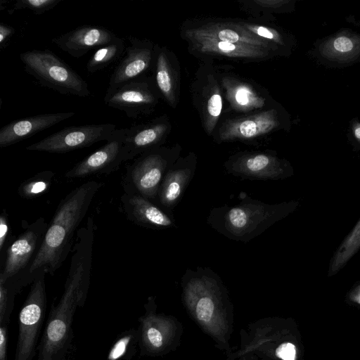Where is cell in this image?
<instances>
[{
	"label": "cell",
	"mask_w": 360,
	"mask_h": 360,
	"mask_svg": "<svg viewBox=\"0 0 360 360\" xmlns=\"http://www.w3.org/2000/svg\"><path fill=\"white\" fill-rule=\"evenodd\" d=\"M349 299L360 304V284L356 286L349 294Z\"/></svg>",
	"instance_id": "39"
},
{
	"label": "cell",
	"mask_w": 360,
	"mask_h": 360,
	"mask_svg": "<svg viewBox=\"0 0 360 360\" xmlns=\"http://www.w3.org/2000/svg\"><path fill=\"white\" fill-rule=\"evenodd\" d=\"M9 233V225L7 213L4 210L0 216V252L3 254L6 244L7 243L8 235Z\"/></svg>",
	"instance_id": "35"
},
{
	"label": "cell",
	"mask_w": 360,
	"mask_h": 360,
	"mask_svg": "<svg viewBox=\"0 0 360 360\" xmlns=\"http://www.w3.org/2000/svg\"><path fill=\"white\" fill-rule=\"evenodd\" d=\"M279 123L277 112L271 110L229 122L221 129L220 138L223 141L250 139L271 131Z\"/></svg>",
	"instance_id": "17"
},
{
	"label": "cell",
	"mask_w": 360,
	"mask_h": 360,
	"mask_svg": "<svg viewBox=\"0 0 360 360\" xmlns=\"http://www.w3.org/2000/svg\"><path fill=\"white\" fill-rule=\"evenodd\" d=\"M15 29L4 22L0 23V48H6L11 37L13 36Z\"/></svg>",
	"instance_id": "36"
},
{
	"label": "cell",
	"mask_w": 360,
	"mask_h": 360,
	"mask_svg": "<svg viewBox=\"0 0 360 360\" xmlns=\"http://www.w3.org/2000/svg\"><path fill=\"white\" fill-rule=\"evenodd\" d=\"M104 102L110 108L123 111L127 117L135 119L149 112L156 102L150 84L141 77L106 91Z\"/></svg>",
	"instance_id": "11"
},
{
	"label": "cell",
	"mask_w": 360,
	"mask_h": 360,
	"mask_svg": "<svg viewBox=\"0 0 360 360\" xmlns=\"http://www.w3.org/2000/svg\"><path fill=\"white\" fill-rule=\"evenodd\" d=\"M276 354L282 360H295L296 347L291 342H284L278 347Z\"/></svg>",
	"instance_id": "34"
},
{
	"label": "cell",
	"mask_w": 360,
	"mask_h": 360,
	"mask_svg": "<svg viewBox=\"0 0 360 360\" xmlns=\"http://www.w3.org/2000/svg\"><path fill=\"white\" fill-rule=\"evenodd\" d=\"M124 39L117 37L110 42L96 49L86 63V70L94 73L117 61L125 52Z\"/></svg>",
	"instance_id": "24"
},
{
	"label": "cell",
	"mask_w": 360,
	"mask_h": 360,
	"mask_svg": "<svg viewBox=\"0 0 360 360\" xmlns=\"http://www.w3.org/2000/svg\"><path fill=\"white\" fill-rule=\"evenodd\" d=\"M139 343V329L130 328L121 333L108 353V360H131Z\"/></svg>",
	"instance_id": "25"
},
{
	"label": "cell",
	"mask_w": 360,
	"mask_h": 360,
	"mask_svg": "<svg viewBox=\"0 0 360 360\" xmlns=\"http://www.w3.org/2000/svg\"><path fill=\"white\" fill-rule=\"evenodd\" d=\"M117 36L106 27L82 25L54 37L51 41L73 58H80L94 49L110 42Z\"/></svg>",
	"instance_id": "13"
},
{
	"label": "cell",
	"mask_w": 360,
	"mask_h": 360,
	"mask_svg": "<svg viewBox=\"0 0 360 360\" xmlns=\"http://www.w3.org/2000/svg\"><path fill=\"white\" fill-rule=\"evenodd\" d=\"M95 225L91 217L76 233L64 290L49 314L38 348L37 360H69L73 352V318L83 307L90 285Z\"/></svg>",
	"instance_id": "1"
},
{
	"label": "cell",
	"mask_w": 360,
	"mask_h": 360,
	"mask_svg": "<svg viewBox=\"0 0 360 360\" xmlns=\"http://www.w3.org/2000/svg\"><path fill=\"white\" fill-rule=\"evenodd\" d=\"M257 4L263 6L269 7H278L282 6L290 3L289 1H281V0H272V1H257Z\"/></svg>",
	"instance_id": "38"
},
{
	"label": "cell",
	"mask_w": 360,
	"mask_h": 360,
	"mask_svg": "<svg viewBox=\"0 0 360 360\" xmlns=\"http://www.w3.org/2000/svg\"><path fill=\"white\" fill-rule=\"evenodd\" d=\"M207 108L210 117L214 120H217L222 109V99L219 93L212 95L208 100Z\"/></svg>",
	"instance_id": "33"
},
{
	"label": "cell",
	"mask_w": 360,
	"mask_h": 360,
	"mask_svg": "<svg viewBox=\"0 0 360 360\" xmlns=\"http://www.w3.org/2000/svg\"><path fill=\"white\" fill-rule=\"evenodd\" d=\"M243 27L255 35L257 34L264 38L274 40L281 45L284 44L281 34L273 29H269L262 26L250 25H244Z\"/></svg>",
	"instance_id": "31"
},
{
	"label": "cell",
	"mask_w": 360,
	"mask_h": 360,
	"mask_svg": "<svg viewBox=\"0 0 360 360\" xmlns=\"http://www.w3.org/2000/svg\"><path fill=\"white\" fill-rule=\"evenodd\" d=\"M298 205L297 201L267 205L250 199L233 207L213 210L209 221L212 227L226 237L247 241L287 217Z\"/></svg>",
	"instance_id": "3"
},
{
	"label": "cell",
	"mask_w": 360,
	"mask_h": 360,
	"mask_svg": "<svg viewBox=\"0 0 360 360\" xmlns=\"http://www.w3.org/2000/svg\"><path fill=\"white\" fill-rule=\"evenodd\" d=\"M0 326V360H8V325Z\"/></svg>",
	"instance_id": "37"
},
{
	"label": "cell",
	"mask_w": 360,
	"mask_h": 360,
	"mask_svg": "<svg viewBox=\"0 0 360 360\" xmlns=\"http://www.w3.org/2000/svg\"><path fill=\"white\" fill-rule=\"evenodd\" d=\"M155 79L159 90L172 102V80L166 54L162 50H160L156 58Z\"/></svg>",
	"instance_id": "27"
},
{
	"label": "cell",
	"mask_w": 360,
	"mask_h": 360,
	"mask_svg": "<svg viewBox=\"0 0 360 360\" xmlns=\"http://www.w3.org/2000/svg\"><path fill=\"white\" fill-rule=\"evenodd\" d=\"M125 128L116 129L106 143L84 158L68 171V178H84L96 174H109L125 162Z\"/></svg>",
	"instance_id": "10"
},
{
	"label": "cell",
	"mask_w": 360,
	"mask_h": 360,
	"mask_svg": "<svg viewBox=\"0 0 360 360\" xmlns=\"http://www.w3.org/2000/svg\"><path fill=\"white\" fill-rule=\"evenodd\" d=\"M44 217L37 219L20 233L5 251L0 280L15 294L37 255L48 229Z\"/></svg>",
	"instance_id": "6"
},
{
	"label": "cell",
	"mask_w": 360,
	"mask_h": 360,
	"mask_svg": "<svg viewBox=\"0 0 360 360\" xmlns=\"http://www.w3.org/2000/svg\"><path fill=\"white\" fill-rule=\"evenodd\" d=\"M193 173L194 168L188 167H174L169 169L161 183L158 194L162 206L172 209L176 205L193 178Z\"/></svg>",
	"instance_id": "20"
},
{
	"label": "cell",
	"mask_w": 360,
	"mask_h": 360,
	"mask_svg": "<svg viewBox=\"0 0 360 360\" xmlns=\"http://www.w3.org/2000/svg\"><path fill=\"white\" fill-rule=\"evenodd\" d=\"M121 200L128 218L140 226L162 229L173 225L172 219L161 209L136 193L125 191Z\"/></svg>",
	"instance_id": "16"
},
{
	"label": "cell",
	"mask_w": 360,
	"mask_h": 360,
	"mask_svg": "<svg viewBox=\"0 0 360 360\" xmlns=\"http://www.w3.org/2000/svg\"><path fill=\"white\" fill-rule=\"evenodd\" d=\"M46 272L41 271L32 282L19 313V328L14 360H33L47 305Z\"/></svg>",
	"instance_id": "5"
},
{
	"label": "cell",
	"mask_w": 360,
	"mask_h": 360,
	"mask_svg": "<svg viewBox=\"0 0 360 360\" xmlns=\"http://www.w3.org/2000/svg\"><path fill=\"white\" fill-rule=\"evenodd\" d=\"M63 0H18L16 1L8 13L21 9H28L37 15H41L55 8Z\"/></svg>",
	"instance_id": "29"
},
{
	"label": "cell",
	"mask_w": 360,
	"mask_h": 360,
	"mask_svg": "<svg viewBox=\"0 0 360 360\" xmlns=\"http://www.w3.org/2000/svg\"><path fill=\"white\" fill-rule=\"evenodd\" d=\"M129 46L125 54L112 72L108 89H115L124 83L136 79L150 68L153 57V49L150 42L128 37Z\"/></svg>",
	"instance_id": "12"
},
{
	"label": "cell",
	"mask_w": 360,
	"mask_h": 360,
	"mask_svg": "<svg viewBox=\"0 0 360 360\" xmlns=\"http://www.w3.org/2000/svg\"><path fill=\"white\" fill-rule=\"evenodd\" d=\"M15 295L8 291L3 281H0V326L8 325Z\"/></svg>",
	"instance_id": "30"
},
{
	"label": "cell",
	"mask_w": 360,
	"mask_h": 360,
	"mask_svg": "<svg viewBox=\"0 0 360 360\" xmlns=\"http://www.w3.org/2000/svg\"><path fill=\"white\" fill-rule=\"evenodd\" d=\"M116 129L112 123L70 126L26 147L29 150L63 153L108 141Z\"/></svg>",
	"instance_id": "7"
},
{
	"label": "cell",
	"mask_w": 360,
	"mask_h": 360,
	"mask_svg": "<svg viewBox=\"0 0 360 360\" xmlns=\"http://www.w3.org/2000/svg\"><path fill=\"white\" fill-rule=\"evenodd\" d=\"M55 174L42 171L20 184L18 194L23 198L32 199L46 193L50 188Z\"/></svg>",
	"instance_id": "26"
},
{
	"label": "cell",
	"mask_w": 360,
	"mask_h": 360,
	"mask_svg": "<svg viewBox=\"0 0 360 360\" xmlns=\"http://www.w3.org/2000/svg\"><path fill=\"white\" fill-rule=\"evenodd\" d=\"M229 170L236 176L257 179H284L293 174L288 162L265 154L243 156L231 165Z\"/></svg>",
	"instance_id": "14"
},
{
	"label": "cell",
	"mask_w": 360,
	"mask_h": 360,
	"mask_svg": "<svg viewBox=\"0 0 360 360\" xmlns=\"http://www.w3.org/2000/svg\"><path fill=\"white\" fill-rule=\"evenodd\" d=\"M202 52L218 53L229 57L261 58L266 56V49L263 47L232 44L208 39H191Z\"/></svg>",
	"instance_id": "22"
},
{
	"label": "cell",
	"mask_w": 360,
	"mask_h": 360,
	"mask_svg": "<svg viewBox=\"0 0 360 360\" xmlns=\"http://www.w3.org/2000/svg\"><path fill=\"white\" fill-rule=\"evenodd\" d=\"M360 249V219L354 229L345 238L332 257L328 276L339 272Z\"/></svg>",
	"instance_id": "23"
},
{
	"label": "cell",
	"mask_w": 360,
	"mask_h": 360,
	"mask_svg": "<svg viewBox=\"0 0 360 360\" xmlns=\"http://www.w3.org/2000/svg\"><path fill=\"white\" fill-rule=\"evenodd\" d=\"M312 56L326 66L345 68L360 62V33L351 29L339 31L318 39Z\"/></svg>",
	"instance_id": "9"
},
{
	"label": "cell",
	"mask_w": 360,
	"mask_h": 360,
	"mask_svg": "<svg viewBox=\"0 0 360 360\" xmlns=\"http://www.w3.org/2000/svg\"><path fill=\"white\" fill-rule=\"evenodd\" d=\"M191 39H208L232 44H242L267 49L269 43L246 30L243 26L225 27L224 25L213 24L191 30L187 34Z\"/></svg>",
	"instance_id": "19"
},
{
	"label": "cell",
	"mask_w": 360,
	"mask_h": 360,
	"mask_svg": "<svg viewBox=\"0 0 360 360\" xmlns=\"http://www.w3.org/2000/svg\"><path fill=\"white\" fill-rule=\"evenodd\" d=\"M347 138L352 147L360 150V121L357 117H354L349 122Z\"/></svg>",
	"instance_id": "32"
},
{
	"label": "cell",
	"mask_w": 360,
	"mask_h": 360,
	"mask_svg": "<svg viewBox=\"0 0 360 360\" xmlns=\"http://www.w3.org/2000/svg\"><path fill=\"white\" fill-rule=\"evenodd\" d=\"M25 72L41 86L63 95L87 97V82L65 61L49 49L27 51L20 54Z\"/></svg>",
	"instance_id": "4"
},
{
	"label": "cell",
	"mask_w": 360,
	"mask_h": 360,
	"mask_svg": "<svg viewBox=\"0 0 360 360\" xmlns=\"http://www.w3.org/2000/svg\"><path fill=\"white\" fill-rule=\"evenodd\" d=\"M103 184L89 181L72 190L58 204L41 245L22 279L19 289L33 282L42 271L53 275L71 251L74 235Z\"/></svg>",
	"instance_id": "2"
},
{
	"label": "cell",
	"mask_w": 360,
	"mask_h": 360,
	"mask_svg": "<svg viewBox=\"0 0 360 360\" xmlns=\"http://www.w3.org/2000/svg\"><path fill=\"white\" fill-rule=\"evenodd\" d=\"M166 130L167 126L164 123L156 122L125 128V161L153 149L155 145L161 141Z\"/></svg>",
	"instance_id": "18"
},
{
	"label": "cell",
	"mask_w": 360,
	"mask_h": 360,
	"mask_svg": "<svg viewBox=\"0 0 360 360\" xmlns=\"http://www.w3.org/2000/svg\"><path fill=\"white\" fill-rule=\"evenodd\" d=\"M75 115L74 112L40 114L15 120L0 129V147H8L46 130Z\"/></svg>",
	"instance_id": "15"
},
{
	"label": "cell",
	"mask_w": 360,
	"mask_h": 360,
	"mask_svg": "<svg viewBox=\"0 0 360 360\" xmlns=\"http://www.w3.org/2000/svg\"><path fill=\"white\" fill-rule=\"evenodd\" d=\"M230 97L234 103L241 108H259L264 103L263 99L258 97L249 87L238 85L230 90Z\"/></svg>",
	"instance_id": "28"
},
{
	"label": "cell",
	"mask_w": 360,
	"mask_h": 360,
	"mask_svg": "<svg viewBox=\"0 0 360 360\" xmlns=\"http://www.w3.org/2000/svg\"><path fill=\"white\" fill-rule=\"evenodd\" d=\"M146 313L140 317L139 345L142 353L155 352L161 350L165 345V338L162 319L152 311L148 300Z\"/></svg>",
	"instance_id": "21"
},
{
	"label": "cell",
	"mask_w": 360,
	"mask_h": 360,
	"mask_svg": "<svg viewBox=\"0 0 360 360\" xmlns=\"http://www.w3.org/2000/svg\"><path fill=\"white\" fill-rule=\"evenodd\" d=\"M169 169L168 160L160 151L149 150L129 165L125 191L136 193L149 200L155 199Z\"/></svg>",
	"instance_id": "8"
}]
</instances>
